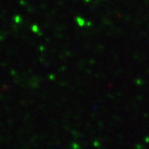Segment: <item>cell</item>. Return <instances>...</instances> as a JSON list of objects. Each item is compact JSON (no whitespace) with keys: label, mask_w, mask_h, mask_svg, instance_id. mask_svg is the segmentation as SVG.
Wrapping results in <instances>:
<instances>
[{"label":"cell","mask_w":149,"mask_h":149,"mask_svg":"<svg viewBox=\"0 0 149 149\" xmlns=\"http://www.w3.org/2000/svg\"><path fill=\"white\" fill-rule=\"evenodd\" d=\"M76 21H77V22L79 23V25H80V26H83V25L85 24V21H84V19H83V18H81V17H77Z\"/></svg>","instance_id":"obj_1"}]
</instances>
